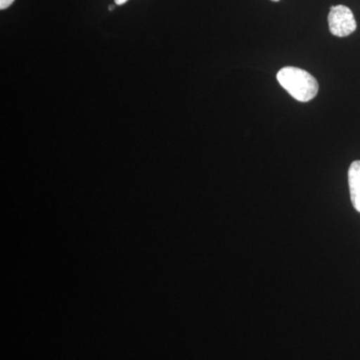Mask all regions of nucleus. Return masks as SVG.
Returning a JSON list of instances; mask_svg holds the SVG:
<instances>
[{
	"instance_id": "obj_1",
	"label": "nucleus",
	"mask_w": 360,
	"mask_h": 360,
	"mask_svg": "<svg viewBox=\"0 0 360 360\" xmlns=\"http://www.w3.org/2000/svg\"><path fill=\"white\" fill-rule=\"evenodd\" d=\"M276 78L279 84L300 103H307L319 94V82L302 68L286 66L278 71Z\"/></svg>"
},
{
	"instance_id": "obj_2",
	"label": "nucleus",
	"mask_w": 360,
	"mask_h": 360,
	"mask_svg": "<svg viewBox=\"0 0 360 360\" xmlns=\"http://www.w3.org/2000/svg\"><path fill=\"white\" fill-rule=\"evenodd\" d=\"M329 30L338 37H347L357 27L352 9L345 6H336L330 8L328 14Z\"/></svg>"
},
{
	"instance_id": "obj_3",
	"label": "nucleus",
	"mask_w": 360,
	"mask_h": 360,
	"mask_svg": "<svg viewBox=\"0 0 360 360\" xmlns=\"http://www.w3.org/2000/svg\"><path fill=\"white\" fill-rule=\"evenodd\" d=\"M350 198L356 212H360V160L354 161L348 169Z\"/></svg>"
},
{
	"instance_id": "obj_4",
	"label": "nucleus",
	"mask_w": 360,
	"mask_h": 360,
	"mask_svg": "<svg viewBox=\"0 0 360 360\" xmlns=\"http://www.w3.org/2000/svg\"><path fill=\"white\" fill-rule=\"evenodd\" d=\"M14 2V0H0V9L4 11V9L8 8Z\"/></svg>"
},
{
	"instance_id": "obj_5",
	"label": "nucleus",
	"mask_w": 360,
	"mask_h": 360,
	"mask_svg": "<svg viewBox=\"0 0 360 360\" xmlns=\"http://www.w3.org/2000/svg\"><path fill=\"white\" fill-rule=\"evenodd\" d=\"M116 6H122V4H127L129 0H115Z\"/></svg>"
},
{
	"instance_id": "obj_6",
	"label": "nucleus",
	"mask_w": 360,
	"mask_h": 360,
	"mask_svg": "<svg viewBox=\"0 0 360 360\" xmlns=\"http://www.w3.org/2000/svg\"><path fill=\"white\" fill-rule=\"evenodd\" d=\"M108 9H110V11H112L113 9H115V6H110V8H108Z\"/></svg>"
},
{
	"instance_id": "obj_7",
	"label": "nucleus",
	"mask_w": 360,
	"mask_h": 360,
	"mask_svg": "<svg viewBox=\"0 0 360 360\" xmlns=\"http://www.w3.org/2000/svg\"><path fill=\"white\" fill-rule=\"evenodd\" d=\"M272 1H279V0H272Z\"/></svg>"
}]
</instances>
